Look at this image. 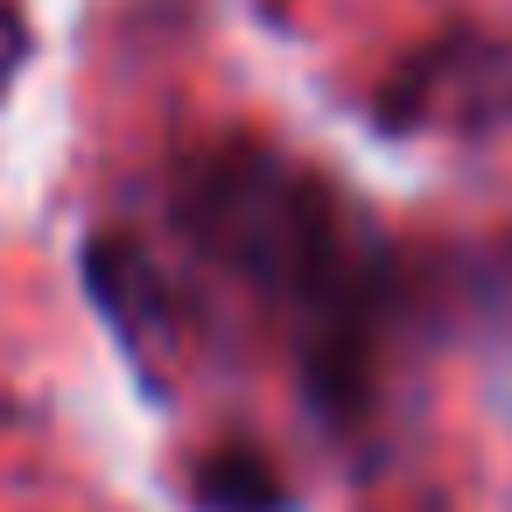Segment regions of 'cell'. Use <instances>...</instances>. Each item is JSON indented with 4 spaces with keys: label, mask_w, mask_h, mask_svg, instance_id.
<instances>
[{
    "label": "cell",
    "mask_w": 512,
    "mask_h": 512,
    "mask_svg": "<svg viewBox=\"0 0 512 512\" xmlns=\"http://www.w3.org/2000/svg\"><path fill=\"white\" fill-rule=\"evenodd\" d=\"M169 232L281 323L309 400L337 428L372 407L393 323V260L337 183L295 155L225 141L176 169Z\"/></svg>",
    "instance_id": "6da1fadb"
},
{
    "label": "cell",
    "mask_w": 512,
    "mask_h": 512,
    "mask_svg": "<svg viewBox=\"0 0 512 512\" xmlns=\"http://www.w3.org/2000/svg\"><path fill=\"white\" fill-rule=\"evenodd\" d=\"M386 127L407 134H498L512 127V36H449L414 50L379 92Z\"/></svg>",
    "instance_id": "7a4b0ae2"
},
{
    "label": "cell",
    "mask_w": 512,
    "mask_h": 512,
    "mask_svg": "<svg viewBox=\"0 0 512 512\" xmlns=\"http://www.w3.org/2000/svg\"><path fill=\"white\" fill-rule=\"evenodd\" d=\"M190 491H197L204 512H281V470L260 449H246V442L204 456L190 470Z\"/></svg>",
    "instance_id": "3957f363"
}]
</instances>
